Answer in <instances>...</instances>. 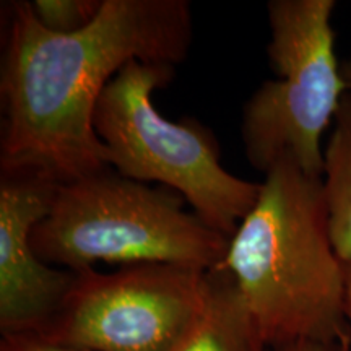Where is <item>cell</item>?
<instances>
[{
	"label": "cell",
	"instance_id": "cell-3",
	"mask_svg": "<svg viewBox=\"0 0 351 351\" xmlns=\"http://www.w3.org/2000/svg\"><path fill=\"white\" fill-rule=\"evenodd\" d=\"M49 265L80 271L106 262L173 263L208 271L223 263L230 238L186 210L178 192L106 168L59 182L49 213L33 230Z\"/></svg>",
	"mask_w": 351,
	"mask_h": 351
},
{
	"label": "cell",
	"instance_id": "cell-11",
	"mask_svg": "<svg viewBox=\"0 0 351 351\" xmlns=\"http://www.w3.org/2000/svg\"><path fill=\"white\" fill-rule=\"evenodd\" d=\"M179 350V348H178ZM0 351H86L70 346L49 343L34 335H7L2 337Z\"/></svg>",
	"mask_w": 351,
	"mask_h": 351
},
{
	"label": "cell",
	"instance_id": "cell-10",
	"mask_svg": "<svg viewBox=\"0 0 351 351\" xmlns=\"http://www.w3.org/2000/svg\"><path fill=\"white\" fill-rule=\"evenodd\" d=\"M32 5L39 23L51 33L73 34L93 23L103 0H33Z\"/></svg>",
	"mask_w": 351,
	"mask_h": 351
},
{
	"label": "cell",
	"instance_id": "cell-1",
	"mask_svg": "<svg viewBox=\"0 0 351 351\" xmlns=\"http://www.w3.org/2000/svg\"><path fill=\"white\" fill-rule=\"evenodd\" d=\"M0 98V171H34L56 182L98 173L106 148L95 132L98 99L127 64L187 59L194 20L187 0H103L73 34L51 33L32 2L8 8Z\"/></svg>",
	"mask_w": 351,
	"mask_h": 351
},
{
	"label": "cell",
	"instance_id": "cell-2",
	"mask_svg": "<svg viewBox=\"0 0 351 351\" xmlns=\"http://www.w3.org/2000/svg\"><path fill=\"white\" fill-rule=\"evenodd\" d=\"M221 265L269 348L296 341L350 346L345 263L332 243L322 179L288 158L267 171Z\"/></svg>",
	"mask_w": 351,
	"mask_h": 351
},
{
	"label": "cell",
	"instance_id": "cell-8",
	"mask_svg": "<svg viewBox=\"0 0 351 351\" xmlns=\"http://www.w3.org/2000/svg\"><path fill=\"white\" fill-rule=\"evenodd\" d=\"M178 351H269L238 283L223 265L207 271L204 311Z\"/></svg>",
	"mask_w": 351,
	"mask_h": 351
},
{
	"label": "cell",
	"instance_id": "cell-4",
	"mask_svg": "<svg viewBox=\"0 0 351 351\" xmlns=\"http://www.w3.org/2000/svg\"><path fill=\"white\" fill-rule=\"evenodd\" d=\"M174 72L171 65L127 64L98 99L95 132L114 171L178 192L197 217L231 238L256 205L261 182L223 168L217 137L202 122L161 116L153 91Z\"/></svg>",
	"mask_w": 351,
	"mask_h": 351
},
{
	"label": "cell",
	"instance_id": "cell-5",
	"mask_svg": "<svg viewBox=\"0 0 351 351\" xmlns=\"http://www.w3.org/2000/svg\"><path fill=\"white\" fill-rule=\"evenodd\" d=\"M335 0H271L267 54L275 80L244 103L241 140L252 168L265 174L283 158L322 179V135L348 86L335 54Z\"/></svg>",
	"mask_w": 351,
	"mask_h": 351
},
{
	"label": "cell",
	"instance_id": "cell-9",
	"mask_svg": "<svg viewBox=\"0 0 351 351\" xmlns=\"http://www.w3.org/2000/svg\"><path fill=\"white\" fill-rule=\"evenodd\" d=\"M324 150L322 186L337 256L351 263V91L341 99Z\"/></svg>",
	"mask_w": 351,
	"mask_h": 351
},
{
	"label": "cell",
	"instance_id": "cell-14",
	"mask_svg": "<svg viewBox=\"0 0 351 351\" xmlns=\"http://www.w3.org/2000/svg\"><path fill=\"white\" fill-rule=\"evenodd\" d=\"M341 77H343L346 86H348V91H351V59L341 64Z\"/></svg>",
	"mask_w": 351,
	"mask_h": 351
},
{
	"label": "cell",
	"instance_id": "cell-12",
	"mask_svg": "<svg viewBox=\"0 0 351 351\" xmlns=\"http://www.w3.org/2000/svg\"><path fill=\"white\" fill-rule=\"evenodd\" d=\"M350 346L337 343H319V341H296L282 346L269 348V351H348Z\"/></svg>",
	"mask_w": 351,
	"mask_h": 351
},
{
	"label": "cell",
	"instance_id": "cell-6",
	"mask_svg": "<svg viewBox=\"0 0 351 351\" xmlns=\"http://www.w3.org/2000/svg\"><path fill=\"white\" fill-rule=\"evenodd\" d=\"M75 274L34 337L86 351H178L204 311L207 271L192 267L135 263Z\"/></svg>",
	"mask_w": 351,
	"mask_h": 351
},
{
	"label": "cell",
	"instance_id": "cell-13",
	"mask_svg": "<svg viewBox=\"0 0 351 351\" xmlns=\"http://www.w3.org/2000/svg\"><path fill=\"white\" fill-rule=\"evenodd\" d=\"M345 315L351 327V263H345Z\"/></svg>",
	"mask_w": 351,
	"mask_h": 351
},
{
	"label": "cell",
	"instance_id": "cell-7",
	"mask_svg": "<svg viewBox=\"0 0 351 351\" xmlns=\"http://www.w3.org/2000/svg\"><path fill=\"white\" fill-rule=\"evenodd\" d=\"M56 181L34 171H0V332L36 335L62 304L75 271L49 265L33 230L49 213Z\"/></svg>",
	"mask_w": 351,
	"mask_h": 351
}]
</instances>
